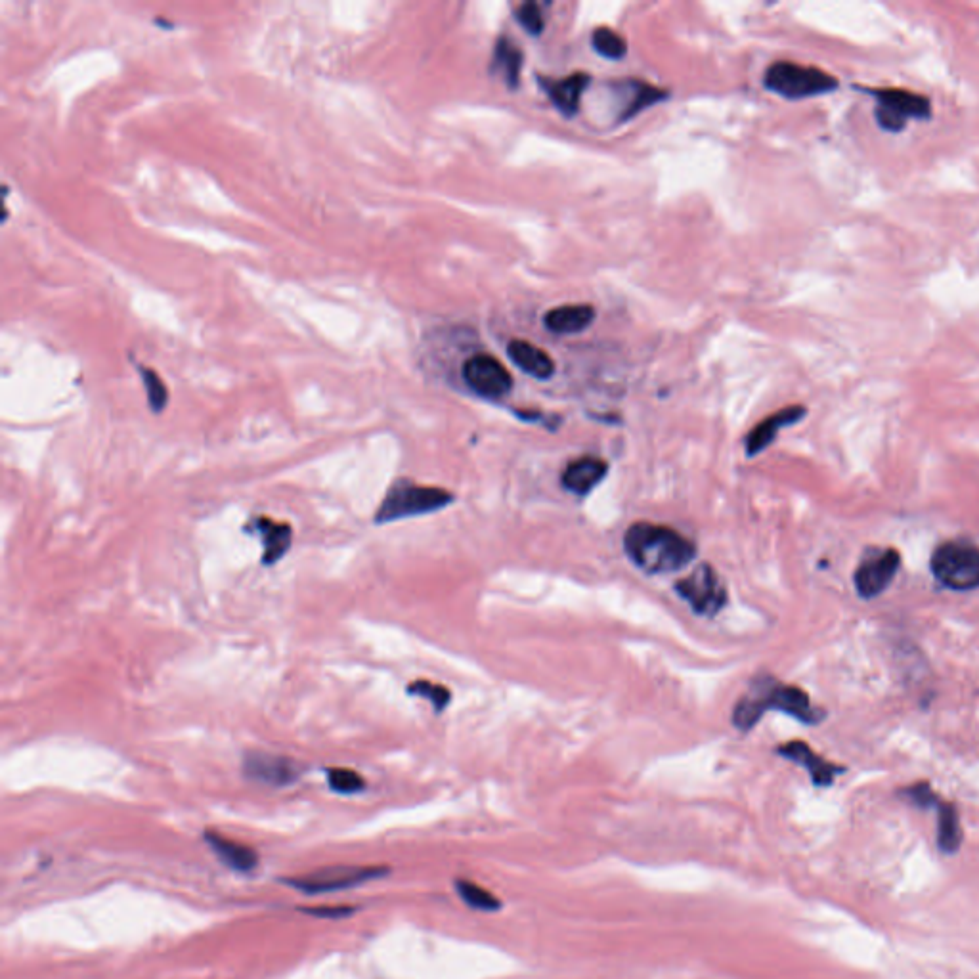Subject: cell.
<instances>
[{
    "mask_svg": "<svg viewBox=\"0 0 979 979\" xmlns=\"http://www.w3.org/2000/svg\"><path fill=\"white\" fill-rule=\"evenodd\" d=\"M385 874L387 871L381 867H331L299 878H289L285 882L299 892L327 893L354 888Z\"/></svg>",
    "mask_w": 979,
    "mask_h": 979,
    "instance_id": "ba28073f",
    "label": "cell"
},
{
    "mask_svg": "<svg viewBox=\"0 0 979 979\" xmlns=\"http://www.w3.org/2000/svg\"><path fill=\"white\" fill-rule=\"evenodd\" d=\"M243 773L268 786H287L293 784L303 773L301 765L285 756H276L268 752H251L243 760Z\"/></svg>",
    "mask_w": 979,
    "mask_h": 979,
    "instance_id": "8fae6325",
    "label": "cell"
},
{
    "mask_svg": "<svg viewBox=\"0 0 979 979\" xmlns=\"http://www.w3.org/2000/svg\"><path fill=\"white\" fill-rule=\"evenodd\" d=\"M589 81H591V77L588 73H572L561 81L559 79H542V87L547 92V96L551 98V102L555 104V108L570 117L580 108V100L584 96V90L588 87Z\"/></svg>",
    "mask_w": 979,
    "mask_h": 979,
    "instance_id": "2e32d148",
    "label": "cell"
},
{
    "mask_svg": "<svg viewBox=\"0 0 979 979\" xmlns=\"http://www.w3.org/2000/svg\"><path fill=\"white\" fill-rule=\"evenodd\" d=\"M876 98V123L888 132H901L911 119L926 121L932 117V104L926 96L903 88H871Z\"/></svg>",
    "mask_w": 979,
    "mask_h": 979,
    "instance_id": "8992f818",
    "label": "cell"
},
{
    "mask_svg": "<svg viewBox=\"0 0 979 979\" xmlns=\"http://www.w3.org/2000/svg\"><path fill=\"white\" fill-rule=\"evenodd\" d=\"M624 549L633 565L653 576L679 572L697 557V545L689 538L672 526L653 523L631 524Z\"/></svg>",
    "mask_w": 979,
    "mask_h": 979,
    "instance_id": "6da1fadb",
    "label": "cell"
},
{
    "mask_svg": "<svg viewBox=\"0 0 979 979\" xmlns=\"http://www.w3.org/2000/svg\"><path fill=\"white\" fill-rule=\"evenodd\" d=\"M595 320V308L591 305H565L549 310L544 316V324L551 333L572 335L582 333Z\"/></svg>",
    "mask_w": 979,
    "mask_h": 979,
    "instance_id": "ac0fdd59",
    "label": "cell"
},
{
    "mask_svg": "<svg viewBox=\"0 0 979 979\" xmlns=\"http://www.w3.org/2000/svg\"><path fill=\"white\" fill-rule=\"evenodd\" d=\"M517 22L521 23L526 33L540 35L544 31V12L536 2H524L517 8Z\"/></svg>",
    "mask_w": 979,
    "mask_h": 979,
    "instance_id": "4316f807",
    "label": "cell"
},
{
    "mask_svg": "<svg viewBox=\"0 0 979 979\" xmlns=\"http://www.w3.org/2000/svg\"><path fill=\"white\" fill-rule=\"evenodd\" d=\"M456 886V892L463 903L475 911H482V913H496L501 909V901L494 895V893L488 892L486 888H480L479 884L471 882V880H459L457 878L454 882Z\"/></svg>",
    "mask_w": 979,
    "mask_h": 979,
    "instance_id": "7402d4cb",
    "label": "cell"
},
{
    "mask_svg": "<svg viewBox=\"0 0 979 979\" xmlns=\"http://www.w3.org/2000/svg\"><path fill=\"white\" fill-rule=\"evenodd\" d=\"M631 100L630 104L626 106V111L622 115V119H630L633 115H637L641 109L649 108L653 106L656 102L664 100L666 98V92L660 90V88L651 87L647 83H639V81H631Z\"/></svg>",
    "mask_w": 979,
    "mask_h": 979,
    "instance_id": "cb8c5ba5",
    "label": "cell"
},
{
    "mask_svg": "<svg viewBox=\"0 0 979 979\" xmlns=\"http://www.w3.org/2000/svg\"><path fill=\"white\" fill-rule=\"evenodd\" d=\"M932 574L943 588L972 591L979 588V547L970 542H945L932 555Z\"/></svg>",
    "mask_w": 979,
    "mask_h": 979,
    "instance_id": "277c9868",
    "label": "cell"
},
{
    "mask_svg": "<svg viewBox=\"0 0 979 979\" xmlns=\"http://www.w3.org/2000/svg\"><path fill=\"white\" fill-rule=\"evenodd\" d=\"M937 846L943 853H957L964 832L960 827V817H958L957 807L949 802H937Z\"/></svg>",
    "mask_w": 979,
    "mask_h": 979,
    "instance_id": "ffe728a7",
    "label": "cell"
},
{
    "mask_svg": "<svg viewBox=\"0 0 979 979\" xmlns=\"http://www.w3.org/2000/svg\"><path fill=\"white\" fill-rule=\"evenodd\" d=\"M609 465L601 457L584 456L572 463L563 473V486L576 496H588L589 492L607 477Z\"/></svg>",
    "mask_w": 979,
    "mask_h": 979,
    "instance_id": "9a60e30c",
    "label": "cell"
},
{
    "mask_svg": "<svg viewBox=\"0 0 979 979\" xmlns=\"http://www.w3.org/2000/svg\"><path fill=\"white\" fill-rule=\"evenodd\" d=\"M494 67L498 69L500 75H503V79L507 81L509 88L517 87L519 77H521V67H523L521 48L517 44L511 43L507 37H501L500 41L496 43V50H494Z\"/></svg>",
    "mask_w": 979,
    "mask_h": 979,
    "instance_id": "44dd1931",
    "label": "cell"
},
{
    "mask_svg": "<svg viewBox=\"0 0 979 979\" xmlns=\"http://www.w3.org/2000/svg\"><path fill=\"white\" fill-rule=\"evenodd\" d=\"M777 752L784 760L802 765L815 786H830L840 773H844V767L827 762L825 758L815 754L804 740H790L783 746H779Z\"/></svg>",
    "mask_w": 979,
    "mask_h": 979,
    "instance_id": "7c38bea8",
    "label": "cell"
},
{
    "mask_svg": "<svg viewBox=\"0 0 979 979\" xmlns=\"http://www.w3.org/2000/svg\"><path fill=\"white\" fill-rule=\"evenodd\" d=\"M901 566V557L895 549L872 551L855 570V589L863 599H874L892 586L893 578Z\"/></svg>",
    "mask_w": 979,
    "mask_h": 979,
    "instance_id": "30bf717a",
    "label": "cell"
},
{
    "mask_svg": "<svg viewBox=\"0 0 979 979\" xmlns=\"http://www.w3.org/2000/svg\"><path fill=\"white\" fill-rule=\"evenodd\" d=\"M591 43L601 56H605L609 60H622L628 52V44L624 41V37H620L609 27H597L593 31Z\"/></svg>",
    "mask_w": 979,
    "mask_h": 979,
    "instance_id": "603a6c76",
    "label": "cell"
},
{
    "mask_svg": "<svg viewBox=\"0 0 979 979\" xmlns=\"http://www.w3.org/2000/svg\"><path fill=\"white\" fill-rule=\"evenodd\" d=\"M463 381L473 392L488 400H500L513 389V377L490 354H475L463 364Z\"/></svg>",
    "mask_w": 979,
    "mask_h": 979,
    "instance_id": "9c48e42d",
    "label": "cell"
},
{
    "mask_svg": "<svg viewBox=\"0 0 979 979\" xmlns=\"http://www.w3.org/2000/svg\"><path fill=\"white\" fill-rule=\"evenodd\" d=\"M677 595L700 616L712 618L727 605V588L714 566L698 565L689 576L675 584Z\"/></svg>",
    "mask_w": 979,
    "mask_h": 979,
    "instance_id": "52a82bcc",
    "label": "cell"
},
{
    "mask_svg": "<svg viewBox=\"0 0 979 979\" xmlns=\"http://www.w3.org/2000/svg\"><path fill=\"white\" fill-rule=\"evenodd\" d=\"M763 83L771 92L788 100L821 96L838 88V79L830 73L794 62H775L767 67Z\"/></svg>",
    "mask_w": 979,
    "mask_h": 979,
    "instance_id": "5b68a950",
    "label": "cell"
},
{
    "mask_svg": "<svg viewBox=\"0 0 979 979\" xmlns=\"http://www.w3.org/2000/svg\"><path fill=\"white\" fill-rule=\"evenodd\" d=\"M205 842L209 844V848L215 851L218 859L234 871L251 872L253 869H257V865H259V855L255 849L240 844L236 840H230L226 836H220L218 832L207 830Z\"/></svg>",
    "mask_w": 979,
    "mask_h": 979,
    "instance_id": "e0dca14e",
    "label": "cell"
},
{
    "mask_svg": "<svg viewBox=\"0 0 979 979\" xmlns=\"http://www.w3.org/2000/svg\"><path fill=\"white\" fill-rule=\"evenodd\" d=\"M805 414H807V410L804 406H788V408H783V410L765 417L762 423L756 425L746 436V442H744L746 456L754 457L762 454L767 446H771V442L777 438L781 429L802 421Z\"/></svg>",
    "mask_w": 979,
    "mask_h": 979,
    "instance_id": "5bb4252c",
    "label": "cell"
},
{
    "mask_svg": "<svg viewBox=\"0 0 979 979\" xmlns=\"http://www.w3.org/2000/svg\"><path fill=\"white\" fill-rule=\"evenodd\" d=\"M306 913L316 914V916H333V918H337V916H341V914L352 913V909H308Z\"/></svg>",
    "mask_w": 979,
    "mask_h": 979,
    "instance_id": "f546056e",
    "label": "cell"
},
{
    "mask_svg": "<svg viewBox=\"0 0 979 979\" xmlns=\"http://www.w3.org/2000/svg\"><path fill=\"white\" fill-rule=\"evenodd\" d=\"M901 794H903V798H907L911 804L920 807V809H936L937 802H939L936 792L928 783H916L913 786H907Z\"/></svg>",
    "mask_w": 979,
    "mask_h": 979,
    "instance_id": "83f0119b",
    "label": "cell"
},
{
    "mask_svg": "<svg viewBox=\"0 0 979 979\" xmlns=\"http://www.w3.org/2000/svg\"><path fill=\"white\" fill-rule=\"evenodd\" d=\"M767 710H779L807 725H817L827 716L800 687L784 685L771 675H758L739 698L733 710V723L739 731H750Z\"/></svg>",
    "mask_w": 979,
    "mask_h": 979,
    "instance_id": "7a4b0ae2",
    "label": "cell"
},
{
    "mask_svg": "<svg viewBox=\"0 0 979 979\" xmlns=\"http://www.w3.org/2000/svg\"><path fill=\"white\" fill-rule=\"evenodd\" d=\"M509 358L517 368H521L524 373L536 377V379H549L555 373V362L544 349L526 343L521 339H515L507 347Z\"/></svg>",
    "mask_w": 979,
    "mask_h": 979,
    "instance_id": "d6986e66",
    "label": "cell"
},
{
    "mask_svg": "<svg viewBox=\"0 0 979 979\" xmlns=\"http://www.w3.org/2000/svg\"><path fill=\"white\" fill-rule=\"evenodd\" d=\"M146 387H148V396H150V406L155 412H161L167 404V391L165 387L161 385V381L155 377V373H148L146 377Z\"/></svg>",
    "mask_w": 979,
    "mask_h": 979,
    "instance_id": "f1b7e54d",
    "label": "cell"
},
{
    "mask_svg": "<svg viewBox=\"0 0 979 979\" xmlns=\"http://www.w3.org/2000/svg\"><path fill=\"white\" fill-rule=\"evenodd\" d=\"M408 693L414 697L425 698L433 704L436 714L444 712L452 700L450 691L444 685H438L427 679H417L412 685H408Z\"/></svg>",
    "mask_w": 979,
    "mask_h": 979,
    "instance_id": "484cf974",
    "label": "cell"
},
{
    "mask_svg": "<svg viewBox=\"0 0 979 979\" xmlns=\"http://www.w3.org/2000/svg\"><path fill=\"white\" fill-rule=\"evenodd\" d=\"M327 784L333 792H339V794H358L366 788V781L364 777L354 771V769H347V767H331L327 769Z\"/></svg>",
    "mask_w": 979,
    "mask_h": 979,
    "instance_id": "d4e9b609",
    "label": "cell"
},
{
    "mask_svg": "<svg viewBox=\"0 0 979 979\" xmlns=\"http://www.w3.org/2000/svg\"><path fill=\"white\" fill-rule=\"evenodd\" d=\"M454 494L436 486H421L414 480L398 479L392 482L381 505L375 511V524L396 523L419 515H429L448 507Z\"/></svg>",
    "mask_w": 979,
    "mask_h": 979,
    "instance_id": "3957f363",
    "label": "cell"
},
{
    "mask_svg": "<svg viewBox=\"0 0 979 979\" xmlns=\"http://www.w3.org/2000/svg\"><path fill=\"white\" fill-rule=\"evenodd\" d=\"M245 530L255 532L262 540V565L274 566L280 563L285 553L291 549L293 528L287 523H278L268 517H257Z\"/></svg>",
    "mask_w": 979,
    "mask_h": 979,
    "instance_id": "4fadbf2b",
    "label": "cell"
}]
</instances>
